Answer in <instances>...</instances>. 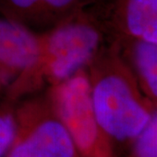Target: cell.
Listing matches in <instances>:
<instances>
[{
    "mask_svg": "<svg viewBox=\"0 0 157 157\" xmlns=\"http://www.w3.org/2000/svg\"><path fill=\"white\" fill-rule=\"evenodd\" d=\"M104 29L98 17L80 7L38 33V51L33 62L4 95L17 102L86 68L105 44Z\"/></svg>",
    "mask_w": 157,
    "mask_h": 157,
    "instance_id": "6da1fadb",
    "label": "cell"
},
{
    "mask_svg": "<svg viewBox=\"0 0 157 157\" xmlns=\"http://www.w3.org/2000/svg\"><path fill=\"white\" fill-rule=\"evenodd\" d=\"M96 120L111 141H134L156 112L147 97L117 41L103 45L86 67Z\"/></svg>",
    "mask_w": 157,
    "mask_h": 157,
    "instance_id": "7a4b0ae2",
    "label": "cell"
},
{
    "mask_svg": "<svg viewBox=\"0 0 157 157\" xmlns=\"http://www.w3.org/2000/svg\"><path fill=\"white\" fill-rule=\"evenodd\" d=\"M45 95L67 129L79 157H114L112 141L93 109L86 68L47 88Z\"/></svg>",
    "mask_w": 157,
    "mask_h": 157,
    "instance_id": "3957f363",
    "label": "cell"
},
{
    "mask_svg": "<svg viewBox=\"0 0 157 157\" xmlns=\"http://www.w3.org/2000/svg\"><path fill=\"white\" fill-rule=\"evenodd\" d=\"M21 101L15 106L16 134L5 157H79L45 94Z\"/></svg>",
    "mask_w": 157,
    "mask_h": 157,
    "instance_id": "277c9868",
    "label": "cell"
},
{
    "mask_svg": "<svg viewBox=\"0 0 157 157\" xmlns=\"http://www.w3.org/2000/svg\"><path fill=\"white\" fill-rule=\"evenodd\" d=\"M37 51L38 33L0 16V94L31 66Z\"/></svg>",
    "mask_w": 157,
    "mask_h": 157,
    "instance_id": "5b68a950",
    "label": "cell"
},
{
    "mask_svg": "<svg viewBox=\"0 0 157 157\" xmlns=\"http://www.w3.org/2000/svg\"><path fill=\"white\" fill-rule=\"evenodd\" d=\"M109 19L117 37L157 44V0H111Z\"/></svg>",
    "mask_w": 157,
    "mask_h": 157,
    "instance_id": "8992f818",
    "label": "cell"
},
{
    "mask_svg": "<svg viewBox=\"0 0 157 157\" xmlns=\"http://www.w3.org/2000/svg\"><path fill=\"white\" fill-rule=\"evenodd\" d=\"M83 5L84 0H0V12L31 30L48 29Z\"/></svg>",
    "mask_w": 157,
    "mask_h": 157,
    "instance_id": "52a82bcc",
    "label": "cell"
},
{
    "mask_svg": "<svg viewBox=\"0 0 157 157\" xmlns=\"http://www.w3.org/2000/svg\"><path fill=\"white\" fill-rule=\"evenodd\" d=\"M115 40L143 94L156 104L157 44L128 37H118Z\"/></svg>",
    "mask_w": 157,
    "mask_h": 157,
    "instance_id": "ba28073f",
    "label": "cell"
},
{
    "mask_svg": "<svg viewBox=\"0 0 157 157\" xmlns=\"http://www.w3.org/2000/svg\"><path fill=\"white\" fill-rule=\"evenodd\" d=\"M16 101L4 95L0 101V157H5L16 134Z\"/></svg>",
    "mask_w": 157,
    "mask_h": 157,
    "instance_id": "9c48e42d",
    "label": "cell"
},
{
    "mask_svg": "<svg viewBox=\"0 0 157 157\" xmlns=\"http://www.w3.org/2000/svg\"><path fill=\"white\" fill-rule=\"evenodd\" d=\"M133 142V157H157L156 112Z\"/></svg>",
    "mask_w": 157,
    "mask_h": 157,
    "instance_id": "30bf717a",
    "label": "cell"
}]
</instances>
